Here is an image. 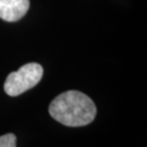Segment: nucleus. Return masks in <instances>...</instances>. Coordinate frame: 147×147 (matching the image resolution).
<instances>
[{
	"label": "nucleus",
	"instance_id": "nucleus-1",
	"mask_svg": "<svg viewBox=\"0 0 147 147\" xmlns=\"http://www.w3.org/2000/svg\"><path fill=\"white\" fill-rule=\"evenodd\" d=\"M49 115L65 126L90 124L97 115V108L87 95L79 90H68L58 95L50 102Z\"/></svg>",
	"mask_w": 147,
	"mask_h": 147
},
{
	"label": "nucleus",
	"instance_id": "nucleus-2",
	"mask_svg": "<svg viewBox=\"0 0 147 147\" xmlns=\"http://www.w3.org/2000/svg\"><path fill=\"white\" fill-rule=\"evenodd\" d=\"M44 69L40 64L31 62L24 64L16 72L8 75L3 88L7 95L16 97L35 87L42 78Z\"/></svg>",
	"mask_w": 147,
	"mask_h": 147
},
{
	"label": "nucleus",
	"instance_id": "nucleus-3",
	"mask_svg": "<svg viewBox=\"0 0 147 147\" xmlns=\"http://www.w3.org/2000/svg\"><path fill=\"white\" fill-rule=\"evenodd\" d=\"M30 9V0H0V19L7 22L21 20Z\"/></svg>",
	"mask_w": 147,
	"mask_h": 147
},
{
	"label": "nucleus",
	"instance_id": "nucleus-4",
	"mask_svg": "<svg viewBox=\"0 0 147 147\" xmlns=\"http://www.w3.org/2000/svg\"><path fill=\"white\" fill-rule=\"evenodd\" d=\"M0 147H16V136L8 133L0 136Z\"/></svg>",
	"mask_w": 147,
	"mask_h": 147
}]
</instances>
